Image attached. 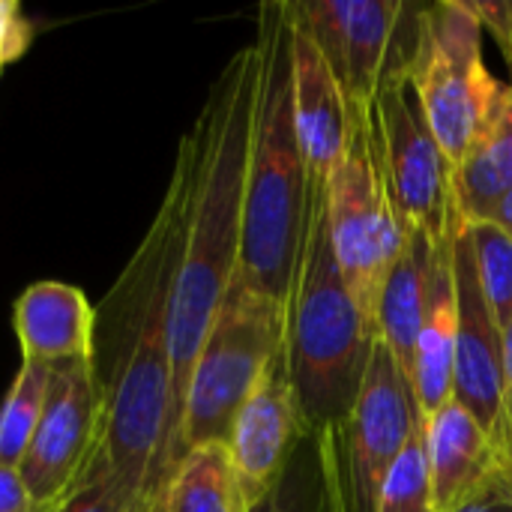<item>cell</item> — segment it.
Returning a JSON list of instances; mask_svg holds the SVG:
<instances>
[{
  "mask_svg": "<svg viewBox=\"0 0 512 512\" xmlns=\"http://www.w3.org/2000/svg\"><path fill=\"white\" fill-rule=\"evenodd\" d=\"M435 246H438L435 240H429L423 231L411 228L408 243H405L402 255L396 258V264L384 282L381 300H378V339L393 354L411 393H414L417 339H420L426 300H429Z\"/></svg>",
  "mask_w": 512,
  "mask_h": 512,
  "instance_id": "obj_18",
  "label": "cell"
},
{
  "mask_svg": "<svg viewBox=\"0 0 512 512\" xmlns=\"http://www.w3.org/2000/svg\"><path fill=\"white\" fill-rule=\"evenodd\" d=\"M483 30L492 33L507 66L512 69V0H474Z\"/></svg>",
  "mask_w": 512,
  "mask_h": 512,
  "instance_id": "obj_27",
  "label": "cell"
},
{
  "mask_svg": "<svg viewBox=\"0 0 512 512\" xmlns=\"http://www.w3.org/2000/svg\"><path fill=\"white\" fill-rule=\"evenodd\" d=\"M417 429L423 417L414 393L378 339L351 414L312 444L324 512H378L384 480Z\"/></svg>",
  "mask_w": 512,
  "mask_h": 512,
  "instance_id": "obj_7",
  "label": "cell"
},
{
  "mask_svg": "<svg viewBox=\"0 0 512 512\" xmlns=\"http://www.w3.org/2000/svg\"><path fill=\"white\" fill-rule=\"evenodd\" d=\"M501 342H504V414L512 435V318L501 330Z\"/></svg>",
  "mask_w": 512,
  "mask_h": 512,
  "instance_id": "obj_30",
  "label": "cell"
},
{
  "mask_svg": "<svg viewBox=\"0 0 512 512\" xmlns=\"http://www.w3.org/2000/svg\"><path fill=\"white\" fill-rule=\"evenodd\" d=\"M468 237L483 297L504 330L512 318V234L495 222H468Z\"/></svg>",
  "mask_w": 512,
  "mask_h": 512,
  "instance_id": "obj_22",
  "label": "cell"
},
{
  "mask_svg": "<svg viewBox=\"0 0 512 512\" xmlns=\"http://www.w3.org/2000/svg\"><path fill=\"white\" fill-rule=\"evenodd\" d=\"M423 441L438 512L462 510L495 483L510 480L495 444L456 399L423 420Z\"/></svg>",
  "mask_w": 512,
  "mask_h": 512,
  "instance_id": "obj_15",
  "label": "cell"
},
{
  "mask_svg": "<svg viewBox=\"0 0 512 512\" xmlns=\"http://www.w3.org/2000/svg\"><path fill=\"white\" fill-rule=\"evenodd\" d=\"M48 390H51V366L21 363L0 405V465L6 468L21 465L33 441V432L39 426V417L45 411Z\"/></svg>",
  "mask_w": 512,
  "mask_h": 512,
  "instance_id": "obj_21",
  "label": "cell"
},
{
  "mask_svg": "<svg viewBox=\"0 0 512 512\" xmlns=\"http://www.w3.org/2000/svg\"><path fill=\"white\" fill-rule=\"evenodd\" d=\"M258 105L246 168L243 243L237 279L285 306L309 222L312 180L291 108L288 3L258 9Z\"/></svg>",
  "mask_w": 512,
  "mask_h": 512,
  "instance_id": "obj_3",
  "label": "cell"
},
{
  "mask_svg": "<svg viewBox=\"0 0 512 512\" xmlns=\"http://www.w3.org/2000/svg\"><path fill=\"white\" fill-rule=\"evenodd\" d=\"M324 204L339 273L378 333V300L411 228L387 192L372 144V114H357L351 144L324 180Z\"/></svg>",
  "mask_w": 512,
  "mask_h": 512,
  "instance_id": "obj_8",
  "label": "cell"
},
{
  "mask_svg": "<svg viewBox=\"0 0 512 512\" xmlns=\"http://www.w3.org/2000/svg\"><path fill=\"white\" fill-rule=\"evenodd\" d=\"M189 162L177 147L162 204L117 282L99 300L93 378L102 396L105 465L144 512H159L180 462V417L171 372V300L183 255Z\"/></svg>",
  "mask_w": 512,
  "mask_h": 512,
  "instance_id": "obj_1",
  "label": "cell"
},
{
  "mask_svg": "<svg viewBox=\"0 0 512 512\" xmlns=\"http://www.w3.org/2000/svg\"><path fill=\"white\" fill-rule=\"evenodd\" d=\"M285 339V306L234 276L189 372L180 459L186 450L228 441L231 423Z\"/></svg>",
  "mask_w": 512,
  "mask_h": 512,
  "instance_id": "obj_5",
  "label": "cell"
},
{
  "mask_svg": "<svg viewBox=\"0 0 512 512\" xmlns=\"http://www.w3.org/2000/svg\"><path fill=\"white\" fill-rule=\"evenodd\" d=\"M483 33L474 0L420 6L408 78L453 171L468 156L501 90L483 60Z\"/></svg>",
  "mask_w": 512,
  "mask_h": 512,
  "instance_id": "obj_6",
  "label": "cell"
},
{
  "mask_svg": "<svg viewBox=\"0 0 512 512\" xmlns=\"http://www.w3.org/2000/svg\"><path fill=\"white\" fill-rule=\"evenodd\" d=\"M456 512H512V483L510 480L495 483L489 492H483L480 498H474L471 504Z\"/></svg>",
  "mask_w": 512,
  "mask_h": 512,
  "instance_id": "obj_29",
  "label": "cell"
},
{
  "mask_svg": "<svg viewBox=\"0 0 512 512\" xmlns=\"http://www.w3.org/2000/svg\"><path fill=\"white\" fill-rule=\"evenodd\" d=\"M21 363L63 366L93 360L96 309L66 282H33L12 306Z\"/></svg>",
  "mask_w": 512,
  "mask_h": 512,
  "instance_id": "obj_16",
  "label": "cell"
},
{
  "mask_svg": "<svg viewBox=\"0 0 512 512\" xmlns=\"http://www.w3.org/2000/svg\"><path fill=\"white\" fill-rule=\"evenodd\" d=\"M453 225H456V216H453ZM453 225L447 237L435 246L429 300H426V315H423V327L417 339L414 402L423 420L453 399V366H456V333H459Z\"/></svg>",
  "mask_w": 512,
  "mask_h": 512,
  "instance_id": "obj_17",
  "label": "cell"
},
{
  "mask_svg": "<svg viewBox=\"0 0 512 512\" xmlns=\"http://www.w3.org/2000/svg\"><path fill=\"white\" fill-rule=\"evenodd\" d=\"M372 144L402 222L441 243L456 216L453 165L420 108L408 66L390 72L375 96Z\"/></svg>",
  "mask_w": 512,
  "mask_h": 512,
  "instance_id": "obj_9",
  "label": "cell"
},
{
  "mask_svg": "<svg viewBox=\"0 0 512 512\" xmlns=\"http://www.w3.org/2000/svg\"><path fill=\"white\" fill-rule=\"evenodd\" d=\"M306 441L309 432L300 417L285 351L279 348L258 378L255 390L237 411L225 441L249 507L273 492L294 453Z\"/></svg>",
  "mask_w": 512,
  "mask_h": 512,
  "instance_id": "obj_13",
  "label": "cell"
},
{
  "mask_svg": "<svg viewBox=\"0 0 512 512\" xmlns=\"http://www.w3.org/2000/svg\"><path fill=\"white\" fill-rule=\"evenodd\" d=\"M453 258H456V297H459V333H456V366H453V399L462 402L483 426L498 456L512 468V435L504 414V342L501 327L483 297L468 222L456 213L453 225Z\"/></svg>",
  "mask_w": 512,
  "mask_h": 512,
  "instance_id": "obj_12",
  "label": "cell"
},
{
  "mask_svg": "<svg viewBox=\"0 0 512 512\" xmlns=\"http://www.w3.org/2000/svg\"><path fill=\"white\" fill-rule=\"evenodd\" d=\"M258 78L261 51L252 42L216 75L198 120L180 141L189 162L183 255L171 300V372L180 423L198 348L240 267Z\"/></svg>",
  "mask_w": 512,
  "mask_h": 512,
  "instance_id": "obj_2",
  "label": "cell"
},
{
  "mask_svg": "<svg viewBox=\"0 0 512 512\" xmlns=\"http://www.w3.org/2000/svg\"><path fill=\"white\" fill-rule=\"evenodd\" d=\"M225 441L201 444L177 462L159 512H249Z\"/></svg>",
  "mask_w": 512,
  "mask_h": 512,
  "instance_id": "obj_20",
  "label": "cell"
},
{
  "mask_svg": "<svg viewBox=\"0 0 512 512\" xmlns=\"http://www.w3.org/2000/svg\"><path fill=\"white\" fill-rule=\"evenodd\" d=\"M378 333L351 297L330 243L324 183H312L309 222L285 300L282 351L309 441L327 438L354 408Z\"/></svg>",
  "mask_w": 512,
  "mask_h": 512,
  "instance_id": "obj_4",
  "label": "cell"
},
{
  "mask_svg": "<svg viewBox=\"0 0 512 512\" xmlns=\"http://www.w3.org/2000/svg\"><path fill=\"white\" fill-rule=\"evenodd\" d=\"M39 512H144L141 501L99 462L54 504Z\"/></svg>",
  "mask_w": 512,
  "mask_h": 512,
  "instance_id": "obj_25",
  "label": "cell"
},
{
  "mask_svg": "<svg viewBox=\"0 0 512 512\" xmlns=\"http://www.w3.org/2000/svg\"><path fill=\"white\" fill-rule=\"evenodd\" d=\"M33 36L36 27L24 15V9L15 0H0V72L27 54Z\"/></svg>",
  "mask_w": 512,
  "mask_h": 512,
  "instance_id": "obj_26",
  "label": "cell"
},
{
  "mask_svg": "<svg viewBox=\"0 0 512 512\" xmlns=\"http://www.w3.org/2000/svg\"><path fill=\"white\" fill-rule=\"evenodd\" d=\"M510 483H512V468H510Z\"/></svg>",
  "mask_w": 512,
  "mask_h": 512,
  "instance_id": "obj_32",
  "label": "cell"
},
{
  "mask_svg": "<svg viewBox=\"0 0 512 512\" xmlns=\"http://www.w3.org/2000/svg\"><path fill=\"white\" fill-rule=\"evenodd\" d=\"M288 33H291V108L297 135L303 144L306 168L312 183H324L333 165L351 144L357 111L351 108L345 90L339 87L333 69L318 51L309 30L297 21L288 3Z\"/></svg>",
  "mask_w": 512,
  "mask_h": 512,
  "instance_id": "obj_14",
  "label": "cell"
},
{
  "mask_svg": "<svg viewBox=\"0 0 512 512\" xmlns=\"http://www.w3.org/2000/svg\"><path fill=\"white\" fill-rule=\"evenodd\" d=\"M378 512H438L435 495H432L423 429L411 435L396 465L390 468L381 498H378Z\"/></svg>",
  "mask_w": 512,
  "mask_h": 512,
  "instance_id": "obj_23",
  "label": "cell"
},
{
  "mask_svg": "<svg viewBox=\"0 0 512 512\" xmlns=\"http://www.w3.org/2000/svg\"><path fill=\"white\" fill-rule=\"evenodd\" d=\"M291 12L315 39L357 114H372L384 78L411 63L420 3L297 0Z\"/></svg>",
  "mask_w": 512,
  "mask_h": 512,
  "instance_id": "obj_10",
  "label": "cell"
},
{
  "mask_svg": "<svg viewBox=\"0 0 512 512\" xmlns=\"http://www.w3.org/2000/svg\"><path fill=\"white\" fill-rule=\"evenodd\" d=\"M453 192L465 222H489L512 192V84H501L480 135L453 171Z\"/></svg>",
  "mask_w": 512,
  "mask_h": 512,
  "instance_id": "obj_19",
  "label": "cell"
},
{
  "mask_svg": "<svg viewBox=\"0 0 512 512\" xmlns=\"http://www.w3.org/2000/svg\"><path fill=\"white\" fill-rule=\"evenodd\" d=\"M249 512H324L321 474H318V459H315L312 441H306L294 453L291 465L285 468V474L279 477L273 492L267 498H261Z\"/></svg>",
  "mask_w": 512,
  "mask_h": 512,
  "instance_id": "obj_24",
  "label": "cell"
},
{
  "mask_svg": "<svg viewBox=\"0 0 512 512\" xmlns=\"http://www.w3.org/2000/svg\"><path fill=\"white\" fill-rule=\"evenodd\" d=\"M102 447V396L90 360L51 366V390L18 474L36 512L63 498Z\"/></svg>",
  "mask_w": 512,
  "mask_h": 512,
  "instance_id": "obj_11",
  "label": "cell"
},
{
  "mask_svg": "<svg viewBox=\"0 0 512 512\" xmlns=\"http://www.w3.org/2000/svg\"><path fill=\"white\" fill-rule=\"evenodd\" d=\"M0 512H36L18 468L0 465Z\"/></svg>",
  "mask_w": 512,
  "mask_h": 512,
  "instance_id": "obj_28",
  "label": "cell"
},
{
  "mask_svg": "<svg viewBox=\"0 0 512 512\" xmlns=\"http://www.w3.org/2000/svg\"><path fill=\"white\" fill-rule=\"evenodd\" d=\"M489 222H495V225H501L507 234H512V192L498 204V210H495V216L489 219Z\"/></svg>",
  "mask_w": 512,
  "mask_h": 512,
  "instance_id": "obj_31",
  "label": "cell"
}]
</instances>
